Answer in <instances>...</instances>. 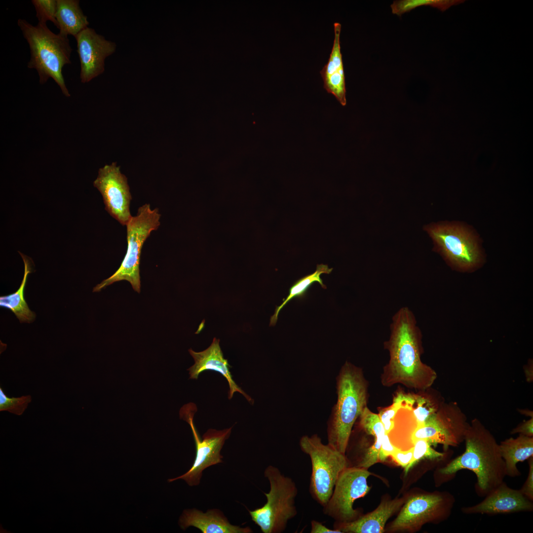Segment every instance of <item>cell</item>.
I'll use <instances>...</instances> for the list:
<instances>
[{"mask_svg": "<svg viewBox=\"0 0 533 533\" xmlns=\"http://www.w3.org/2000/svg\"><path fill=\"white\" fill-rule=\"evenodd\" d=\"M179 524L182 529L190 527L197 528L202 533H251L249 527H242L231 524L223 512L213 508L206 512L196 508L185 510L180 517Z\"/></svg>", "mask_w": 533, "mask_h": 533, "instance_id": "e0dca14e", "label": "cell"}, {"mask_svg": "<svg viewBox=\"0 0 533 533\" xmlns=\"http://www.w3.org/2000/svg\"><path fill=\"white\" fill-rule=\"evenodd\" d=\"M371 475L367 469L348 467L339 475L333 493L323 507L324 514L337 522H348L357 519L359 512L353 509L354 502L366 495L370 490L367 478Z\"/></svg>", "mask_w": 533, "mask_h": 533, "instance_id": "9c48e42d", "label": "cell"}, {"mask_svg": "<svg viewBox=\"0 0 533 533\" xmlns=\"http://www.w3.org/2000/svg\"><path fill=\"white\" fill-rule=\"evenodd\" d=\"M17 24L30 48L28 68L36 70L40 84L51 78L63 94L70 97L62 74L63 67L71 63L72 48L68 36L53 33L46 24L38 23L33 26L22 19L18 20Z\"/></svg>", "mask_w": 533, "mask_h": 533, "instance_id": "277c9868", "label": "cell"}, {"mask_svg": "<svg viewBox=\"0 0 533 533\" xmlns=\"http://www.w3.org/2000/svg\"><path fill=\"white\" fill-rule=\"evenodd\" d=\"M412 407L416 426L423 424L439 409L431 399L417 395H414V401L410 406Z\"/></svg>", "mask_w": 533, "mask_h": 533, "instance_id": "4316f807", "label": "cell"}, {"mask_svg": "<svg viewBox=\"0 0 533 533\" xmlns=\"http://www.w3.org/2000/svg\"><path fill=\"white\" fill-rule=\"evenodd\" d=\"M464 452L439 472L446 476L459 470L473 472L477 478L475 491L479 496H486L504 482L506 476L504 461L499 445L492 433L477 418L473 419L466 429Z\"/></svg>", "mask_w": 533, "mask_h": 533, "instance_id": "7a4b0ae2", "label": "cell"}, {"mask_svg": "<svg viewBox=\"0 0 533 533\" xmlns=\"http://www.w3.org/2000/svg\"><path fill=\"white\" fill-rule=\"evenodd\" d=\"M390 329L389 338L384 343L389 359L381 375L382 384L400 383L419 390L431 387L437 374L421 361V333L409 307H402L394 314Z\"/></svg>", "mask_w": 533, "mask_h": 533, "instance_id": "6da1fadb", "label": "cell"}, {"mask_svg": "<svg viewBox=\"0 0 533 533\" xmlns=\"http://www.w3.org/2000/svg\"><path fill=\"white\" fill-rule=\"evenodd\" d=\"M311 533H343L337 529H331L321 522L313 520L311 521Z\"/></svg>", "mask_w": 533, "mask_h": 533, "instance_id": "e575fe53", "label": "cell"}, {"mask_svg": "<svg viewBox=\"0 0 533 533\" xmlns=\"http://www.w3.org/2000/svg\"><path fill=\"white\" fill-rule=\"evenodd\" d=\"M398 449L391 443L389 435L385 434L380 450L379 460L381 461H385L389 456H391Z\"/></svg>", "mask_w": 533, "mask_h": 533, "instance_id": "d6a6232c", "label": "cell"}, {"mask_svg": "<svg viewBox=\"0 0 533 533\" xmlns=\"http://www.w3.org/2000/svg\"><path fill=\"white\" fill-rule=\"evenodd\" d=\"M75 38L80 64V79L82 83H87L104 73L105 59L114 53L116 45L88 27Z\"/></svg>", "mask_w": 533, "mask_h": 533, "instance_id": "5bb4252c", "label": "cell"}, {"mask_svg": "<svg viewBox=\"0 0 533 533\" xmlns=\"http://www.w3.org/2000/svg\"><path fill=\"white\" fill-rule=\"evenodd\" d=\"M160 216L158 209H152L149 204L139 208L137 215L132 216L126 225L127 248L120 267L111 276L94 287L93 292H99L115 282L126 280L140 293L139 264L142 246L152 231L159 227Z\"/></svg>", "mask_w": 533, "mask_h": 533, "instance_id": "52a82bcc", "label": "cell"}, {"mask_svg": "<svg viewBox=\"0 0 533 533\" xmlns=\"http://www.w3.org/2000/svg\"><path fill=\"white\" fill-rule=\"evenodd\" d=\"M56 19L59 33L75 38L88 27L89 23L79 6L78 0H57Z\"/></svg>", "mask_w": 533, "mask_h": 533, "instance_id": "44dd1931", "label": "cell"}, {"mask_svg": "<svg viewBox=\"0 0 533 533\" xmlns=\"http://www.w3.org/2000/svg\"><path fill=\"white\" fill-rule=\"evenodd\" d=\"M219 342V339L214 338L211 345L202 351L195 352L191 349L189 350L194 360V365L188 369L190 376V379L196 380L200 374L206 370L218 372L225 378L228 382L229 399H231L234 393L237 392L242 394L249 402H252V399L234 381L229 370L231 366L228 360L224 357Z\"/></svg>", "mask_w": 533, "mask_h": 533, "instance_id": "2e32d148", "label": "cell"}, {"mask_svg": "<svg viewBox=\"0 0 533 533\" xmlns=\"http://www.w3.org/2000/svg\"><path fill=\"white\" fill-rule=\"evenodd\" d=\"M403 499L383 500L373 511L348 522H337L333 529L342 533H381L387 520L402 506Z\"/></svg>", "mask_w": 533, "mask_h": 533, "instance_id": "d6986e66", "label": "cell"}, {"mask_svg": "<svg viewBox=\"0 0 533 533\" xmlns=\"http://www.w3.org/2000/svg\"><path fill=\"white\" fill-rule=\"evenodd\" d=\"M24 264V273L23 280L18 290L14 293L0 296V305L11 310L20 323H30L36 318V314L31 311L27 304L24 295L25 287L29 274L32 272L31 260L19 252Z\"/></svg>", "mask_w": 533, "mask_h": 533, "instance_id": "7402d4cb", "label": "cell"}, {"mask_svg": "<svg viewBox=\"0 0 533 533\" xmlns=\"http://www.w3.org/2000/svg\"><path fill=\"white\" fill-rule=\"evenodd\" d=\"M431 446L430 443L425 439H418L413 442V458L409 465L404 469L405 475L412 467L422 460L440 459L444 457V453L436 451Z\"/></svg>", "mask_w": 533, "mask_h": 533, "instance_id": "484cf974", "label": "cell"}, {"mask_svg": "<svg viewBox=\"0 0 533 533\" xmlns=\"http://www.w3.org/2000/svg\"><path fill=\"white\" fill-rule=\"evenodd\" d=\"M332 268H329L328 265H317L316 270L313 273L307 275L296 281L289 289V294L280 305L276 307L274 314L271 317L270 326L275 325L276 323L278 315L282 308L292 299L294 298H304L306 292L311 285L317 282L324 289L326 286L323 284L320 275L322 273L329 274L332 271Z\"/></svg>", "mask_w": 533, "mask_h": 533, "instance_id": "603a6c76", "label": "cell"}, {"mask_svg": "<svg viewBox=\"0 0 533 533\" xmlns=\"http://www.w3.org/2000/svg\"><path fill=\"white\" fill-rule=\"evenodd\" d=\"M335 37L332 49L327 63L320 72L326 91L335 96L343 106L346 105L345 75L341 51V24H334Z\"/></svg>", "mask_w": 533, "mask_h": 533, "instance_id": "ac0fdd59", "label": "cell"}, {"mask_svg": "<svg viewBox=\"0 0 533 533\" xmlns=\"http://www.w3.org/2000/svg\"><path fill=\"white\" fill-rule=\"evenodd\" d=\"M196 411V405L190 403L184 405L180 411L181 418L189 424L192 430L196 449L193 463L187 472L177 477L168 479L169 482L182 479L189 486L198 485L205 469L223 462V456L221 452L225 441L230 435L232 427L221 430L209 429L204 433L201 439L193 423V417Z\"/></svg>", "mask_w": 533, "mask_h": 533, "instance_id": "ba28073f", "label": "cell"}, {"mask_svg": "<svg viewBox=\"0 0 533 533\" xmlns=\"http://www.w3.org/2000/svg\"><path fill=\"white\" fill-rule=\"evenodd\" d=\"M469 423L458 405L451 402L439 408L423 424L416 426L411 440L425 439L431 445L442 444L445 449L457 447L464 441Z\"/></svg>", "mask_w": 533, "mask_h": 533, "instance_id": "30bf717a", "label": "cell"}, {"mask_svg": "<svg viewBox=\"0 0 533 533\" xmlns=\"http://www.w3.org/2000/svg\"><path fill=\"white\" fill-rule=\"evenodd\" d=\"M529 473L527 478L520 489L521 492L530 500H533V457L528 459Z\"/></svg>", "mask_w": 533, "mask_h": 533, "instance_id": "4dcf8cb0", "label": "cell"}, {"mask_svg": "<svg viewBox=\"0 0 533 533\" xmlns=\"http://www.w3.org/2000/svg\"><path fill=\"white\" fill-rule=\"evenodd\" d=\"M511 433H519V434L533 437V418L532 417L529 420L519 424L511 431Z\"/></svg>", "mask_w": 533, "mask_h": 533, "instance_id": "836d02e7", "label": "cell"}, {"mask_svg": "<svg viewBox=\"0 0 533 533\" xmlns=\"http://www.w3.org/2000/svg\"><path fill=\"white\" fill-rule=\"evenodd\" d=\"M30 395L9 397L0 387V411H8L18 416L23 414L31 402Z\"/></svg>", "mask_w": 533, "mask_h": 533, "instance_id": "83f0119b", "label": "cell"}, {"mask_svg": "<svg viewBox=\"0 0 533 533\" xmlns=\"http://www.w3.org/2000/svg\"><path fill=\"white\" fill-rule=\"evenodd\" d=\"M499 445L506 476H520L521 472L517 464L533 457V437L519 434L515 438L510 437L502 441Z\"/></svg>", "mask_w": 533, "mask_h": 533, "instance_id": "ffe728a7", "label": "cell"}, {"mask_svg": "<svg viewBox=\"0 0 533 533\" xmlns=\"http://www.w3.org/2000/svg\"><path fill=\"white\" fill-rule=\"evenodd\" d=\"M413 453V447L406 451L398 449L391 457L397 464L405 469L412 460Z\"/></svg>", "mask_w": 533, "mask_h": 533, "instance_id": "1f68e13d", "label": "cell"}, {"mask_svg": "<svg viewBox=\"0 0 533 533\" xmlns=\"http://www.w3.org/2000/svg\"><path fill=\"white\" fill-rule=\"evenodd\" d=\"M425 229L443 255L452 263L468 268L479 261L480 253L473 236L464 228L449 224L426 226Z\"/></svg>", "mask_w": 533, "mask_h": 533, "instance_id": "7c38bea8", "label": "cell"}, {"mask_svg": "<svg viewBox=\"0 0 533 533\" xmlns=\"http://www.w3.org/2000/svg\"><path fill=\"white\" fill-rule=\"evenodd\" d=\"M102 195L105 210L123 226L132 217L130 203L132 197L126 176L115 162L99 169L93 182Z\"/></svg>", "mask_w": 533, "mask_h": 533, "instance_id": "4fadbf2b", "label": "cell"}, {"mask_svg": "<svg viewBox=\"0 0 533 533\" xmlns=\"http://www.w3.org/2000/svg\"><path fill=\"white\" fill-rule=\"evenodd\" d=\"M461 510L466 514L532 512L533 503L520 490L512 489L503 482L486 495L482 501L473 506L462 507Z\"/></svg>", "mask_w": 533, "mask_h": 533, "instance_id": "9a60e30c", "label": "cell"}, {"mask_svg": "<svg viewBox=\"0 0 533 533\" xmlns=\"http://www.w3.org/2000/svg\"><path fill=\"white\" fill-rule=\"evenodd\" d=\"M456 499L450 494L428 493L411 497L390 526V531L414 530L448 517Z\"/></svg>", "mask_w": 533, "mask_h": 533, "instance_id": "8fae6325", "label": "cell"}, {"mask_svg": "<svg viewBox=\"0 0 533 533\" xmlns=\"http://www.w3.org/2000/svg\"><path fill=\"white\" fill-rule=\"evenodd\" d=\"M336 384L337 401L327 421L328 444L345 454L353 425L367 407L368 385L362 369L347 361Z\"/></svg>", "mask_w": 533, "mask_h": 533, "instance_id": "3957f363", "label": "cell"}, {"mask_svg": "<svg viewBox=\"0 0 533 533\" xmlns=\"http://www.w3.org/2000/svg\"><path fill=\"white\" fill-rule=\"evenodd\" d=\"M270 485L268 493H264L266 502L254 510H248L252 520L263 533H281L288 521L297 514L295 498L298 489L294 481L282 474L272 465L264 471Z\"/></svg>", "mask_w": 533, "mask_h": 533, "instance_id": "5b68a950", "label": "cell"}, {"mask_svg": "<svg viewBox=\"0 0 533 533\" xmlns=\"http://www.w3.org/2000/svg\"><path fill=\"white\" fill-rule=\"evenodd\" d=\"M462 0H394L391 4L392 13L398 16L422 5L430 6L444 11L453 5L463 3Z\"/></svg>", "mask_w": 533, "mask_h": 533, "instance_id": "cb8c5ba5", "label": "cell"}, {"mask_svg": "<svg viewBox=\"0 0 533 533\" xmlns=\"http://www.w3.org/2000/svg\"><path fill=\"white\" fill-rule=\"evenodd\" d=\"M358 419L360 427L367 434L374 436V443L382 444L385 432L378 414L366 407Z\"/></svg>", "mask_w": 533, "mask_h": 533, "instance_id": "d4e9b609", "label": "cell"}, {"mask_svg": "<svg viewBox=\"0 0 533 533\" xmlns=\"http://www.w3.org/2000/svg\"><path fill=\"white\" fill-rule=\"evenodd\" d=\"M38 23L46 24L47 21H51L58 28L56 19L57 0H32Z\"/></svg>", "mask_w": 533, "mask_h": 533, "instance_id": "f1b7e54d", "label": "cell"}, {"mask_svg": "<svg viewBox=\"0 0 533 533\" xmlns=\"http://www.w3.org/2000/svg\"><path fill=\"white\" fill-rule=\"evenodd\" d=\"M299 445L310 458L309 492L313 498L324 507L333 493L339 475L349 467L348 461L345 454L328 444H324L317 434L303 436Z\"/></svg>", "mask_w": 533, "mask_h": 533, "instance_id": "8992f818", "label": "cell"}, {"mask_svg": "<svg viewBox=\"0 0 533 533\" xmlns=\"http://www.w3.org/2000/svg\"><path fill=\"white\" fill-rule=\"evenodd\" d=\"M403 405L404 394L399 393L394 398L390 406L380 410L378 415L384 426L385 434H389L393 429L396 414L404 407Z\"/></svg>", "mask_w": 533, "mask_h": 533, "instance_id": "f546056e", "label": "cell"}]
</instances>
